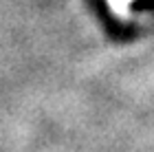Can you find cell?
<instances>
[{"label": "cell", "mask_w": 154, "mask_h": 152, "mask_svg": "<svg viewBox=\"0 0 154 152\" xmlns=\"http://www.w3.org/2000/svg\"><path fill=\"white\" fill-rule=\"evenodd\" d=\"M128 2H132V0H128Z\"/></svg>", "instance_id": "6da1fadb"}]
</instances>
